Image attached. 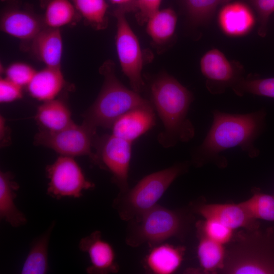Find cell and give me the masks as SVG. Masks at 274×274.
<instances>
[{
  "instance_id": "29",
  "label": "cell",
  "mask_w": 274,
  "mask_h": 274,
  "mask_svg": "<svg viewBox=\"0 0 274 274\" xmlns=\"http://www.w3.org/2000/svg\"><path fill=\"white\" fill-rule=\"evenodd\" d=\"M223 0H183L186 12L194 24L206 22Z\"/></svg>"
},
{
  "instance_id": "26",
  "label": "cell",
  "mask_w": 274,
  "mask_h": 274,
  "mask_svg": "<svg viewBox=\"0 0 274 274\" xmlns=\"http://www.w3.org/2000/svg\"><path fill=\"white\" fill-rule=\"evenodd\" d=\"M76 10L85 21L97 30L108 26V5L105 0H71Z\"/></svg>"
},
{
  "instance_id": "10",
  "label": "cell",
  "mask_w": 274,
  "mask_h": 274,
  "mask_svg": "<svg viewBox=\"0 0 274 274\" xmlns=\"http://www.w3.org/2000/svg\"><path fill=\"white\" fill-rule=\"evenodd\" d=\"M46 171L49 180L47 194L55 199L79 198L82 195L83 191L94 187L93 183L86 179L73 157L61 155L46 166Z\"/></svg>"
},
{
  "instance_id": "22",
  "label": "cell",
  "mask_w": 274,
  "mask_h": 274,
  "mask_svg": "<svg viewBox=\"0 0 274 274\" xmlns=\"http://www.w3.org/2000/svg\"><path fill=\"white\" fill-rule=\"evenodd\" d=\"M177 23V14L173 9H159L146 23V31L155 44L163 45L173 38Z\"/></svg>"
},
{
  "instance_id": "6",
  "label": "cell",
  "mask_w": 274,
  "mask_h": 274,
  "mask_svg": "<svg viewBox=\"0 0 274 274\" xmlns=\"http://www.w3.org/2000/svg\"><path fill=\"white\" fill-rule=\"evenodd\" d=\"M136 221L137 225L127 239L133 247L144 243L154 245L180 235L186 226L185 216L180 212L157 204Z\"/></svg>"
},
{
  "instance_id": "12",
  "label": "cell",
  "mask_w": 274,
  "mask_h": 274,
  "mask_svg": "<svg viewBox=\"0 0 274 274\" xmlns=\"http://www.w3.org/2000/svg\"><path fill=\"white\" fill-rule=\"evenodd\" d=\"M195 211L204 219L217 221L233 230L260 227L258 220L253 218L241 202L203 203L197 206Z\"/></svg>"
},
{
  "instance_id": "3",
  "label": "cell",
  "mask_w": 274,
  "mask_h": 274,
  "mask_svg": "<svg viewBox=\"0 0 274 274\" xmlns=\"http://www.w3.org/2000/svg\"><path fill=\"white\" fill-rule=\"evenodd\" d=\"M219 273L274 274V227L234 232Z\"/></svg>"
},
{
  "instance_id": "21",
  "label": "cell",
  "mask_w": 274,
  "mask_h": 274,
  "mask_svg": "<svg viewBox=\"0 0 274 274\" xmlns=\"http://www.w3.org/2000/svg\"><path fill=\"white\" fill-rule=\"evenodd\" d=\"M185 250L182 247L162 244L154 248L147 257L149 269L156 274H171L180 267Z\"/></svg>"
},
{
  "instance_id": "14",
  "label": "cell",
  "mask_w": 274,
  "mask_h": 274,
  "mask_svg": "<svg viewBox=\"0 0 274 274\" xmlns=\"http://www.w3.org/2000/svg\"><path fill=\"white\" fill-rule=\"evenodd\" d=\"M79 248L89 256L91 265L87 268V272L108 273L117 271L114 249L101 238L100 231H94L82 238L79 242Z\"/></svg>"
},
{
  "instance_id": "13",
  "label": "cell",
  "mask_w": 274,
  "mask_h": 274,
  "mask_svg": "<svg viewBox=\"0 0 274 274\" xmlns=\"http://www.w3.org/2000/svg\"><path fill=\"white\" fill-rule=\"evenodd\" d=\"M156 125L154 108L151 104L132 109L113 123L112 134L132 143Z\"/></svg>"
},
{
  "instance_id": "23",
  "label": "cell",
  "mask_w": 274,
  "mask_h": 274,
  "mask_svg": "<svg viewBox=\"0 0 274 274\" xmlns=\"http://www.w3.org/2000/svg\"><path fill=\"white\" fill-rule=\"evenodd\" d=\"M55 223L31 244L27 256L21 270L22 274H44L47 272L48 266V244L51 233Z\"/></svg>"
},
{
  "instance_id": "15",
  "label": "cell",
  "mask_w": 274,
  "mask_h": 274,
  "mask_svg": "<svg viewBox=\"0 0 274 274\" xmlns=\"http://www.w3.org/2000/svg\"><path fill=\"white\" fill-rule=\"evenodd\" d=\"M218 22L223 32L230 37L248 33L254 26L255 17L250 9L240 2L230 3L221 10Z\"/></svg>"
},
{
  "instance_id": "11",
  "label": "cell",
  "mask_w": 274,
  "mask_h": 274,
  "mask_svg": "<svg viewBox=\"0 0 274 274\" xmlns=\"http://www.w3.org/2000/svg\"><path fill=\"white\" fill-rule=\"evenodd\" d=\"M201 73L206 78V86L210 93L219 94L228 87L232 88L244 77L243 69L229 61L220 50L207 52L200 62Z\"/></svg>"
},
{
  "instance_id": "24",
  "label": "cell",
  "mask_w": 274,
  "mask_h": 274,
  "mask_svg": "<svg viewBox=\"0 0 274 274\" xmlns=\"http://www.w3.org/2000/svg\"><path fill=\"white\" fill-rule=\"evenodd\" d=\"M197 256L201 267L206 273H219L224 266L225 245L198 233Z\"/></svg>"
},
{
  "instance_id": "5",
  "label": "cell",
  "mask_w": 274,
  "mask_h": 274,
  "mask_svg": "<svg viewBox=\"0 0 274 274\" xmlns=\"http://www.w3.org/2000/svg\"><path fill=\"white\" fill-rule=\"evenodd\" d=\"M186 162L178 163L165 169L150 174L142 178L117 205L123 220L141 216L153 208L172 183L188 169Z\"/></svg>"
},
{
  "instance_id": "4",
  "label": "cell",
  "mask_w": 274,
  "mask_h": 274,
  "mask_svg": "<svg viewBox=\"0 0 274 274\" xmlns=\"http://www.w3.org/2000/svg\"><path fill=\"white\" fill-rule=\"evenodd\" d=\"M99 72L104 78L103 85L95 101L83 114V123L96 129H110L114 121L124 113L152 104L119 81L112 60L105 62Z\"/></svg>"
},
{
  "instance_id": "30",
  "label": "cell",
  "mask_w": 274,
  "mask_h": 274,
  "mask_svg": "<svg viewBox=\"0 0 274 274\" xmlns=\"http://www.w3.org/2000/svg\"><path fill=\"white\" fill-rule=\"evenodd\" d=\"M197 228L198 233L224 245L229 242L234 232L217 221L208 219L198 222Z\"/></svg>"
},
{
  "instance_id": "2",
  "label": "cell",
  "mask_w": 274,
  "mask_h": 274,
  "mask_svg": "<svg viewBox=\"0 0 274 274\" xmlns=\"http://www.w3.org/2000/svg\"><path fill=\"white\" fill-rule=\"evenodd\" d=\"M149 90L150 101L164 126L158 135V143L168 148L190 141L195 135L194 125L188 117L194 100L192 93L165 72L153 78Z\"/></svg>"
},
{
  "instance_id": "32",
  "label": "cell",
  "mask_w": 274,
  "mask_h": 274,
  "mask_svg": "<svg viewBox=\"0 0 274 274\" xmlns=\"http://www.w3.org/2000/svg\"><path fill=\"white\" fill-rule=\"evenodd\" d=\"M254 3L258 15V33L260 36L265 37L269 16L274 12V0H254Z\"/></svg>"
},
{
  "instance_id": "7",
  "label": "cell",
  "mask_w": 274,
  "mask_h": 274,
  "mask_svg": "<svg viewBox=\"0 0 274 274\" xmlns=\"http://www.w3.org/2000/svg\"><path fill=\"white\" fill-rule=\"evenodd\" d=\"M96 129L83 123L80 125L74 123L58 131L41 128L35 136L34 143L63 156H88L93 163L98 165V157L92 149Z\"/></svg>"
},
{
  "instance_id": "1",
  "label": "cell",
  "mask_w": 274,
  "mask_h": 274,
  "mask_svg": "<svg viewBox=\"0 0 274 274\" xmlns=\"http://www.w3.org/2000/svg\"><path fill=\"white\" fill-rule=\"evenodd\" d=\"M213 122L200 145L192 150L191 162L197 167L208 163L223 168L228 161L221 154L239 148L250 158L260 154L256 140L265 127L266 111L262 108L246 114H231L215 109L212 111Z\"/></svg>"
},
{
  "instance_id": "28",
  "label": "cell",
  "mask_w": 274,
  "mask_h": 274,
  "mask_svg": "<svg viewBox=\"0 0 274 274\" xmlns=\"http://www.w3.org/2000/svg\"><path fill=\"white\" fill-rule=\"evenodd\" d=\"M238 96L245 93L274 98V77L245 78L232 88Z\"/></svg>"
},
{
  "instance_id": "34",
  "label": "cell",
  "mask_w": 274,
  "mask_h": 274,
  "mask_svg": "<svg viewBox=\"0 0 274 274\" xmlns=\"http://www.w3.org/2000/svg\"><path fill=\"white\" fill-rule=\"evenodd\" d=\"M22 96V87L7 78L0 79V101L10 102Z\"/></svg>"
},
{
  "instance_id": "27",
  "label": "cell",
  "mask_w": 274,
  "mask_h": 274,
  "mask_svg": "<svg viewBox=\"0 0 274 274\" xmlns=\"http://www.w3.org/2000/svg\"><path fill=\"white\" fill-rule=\"evenodd\" d=\"M252 191V196L241 203L254 219L274 222V195L257 188Z\"/></svg>"
},
{
  "instance_id": "19",
  "label": "cell",
  "mask_w": 274,
  "mask_h": 274,
  "mask_svg": "<svg viewBox=\"0 0 274 274\" xmlns=\"http://www.w3.org/2000/svg\"><path fill=\"white\" fill-rule=\"evenodd\" d=\"M65 84L60 67L46 66L36 72L27 86L31 96L46 101L54 99Z\"/></svg>"
},
{
  "instance_id": "17",
  "label": "cell",
  "mask_w": 274,
  "mask_h": 274,
  "mask_svg": "<svg viewBox=\"0 0 274 274\" xmlns=\"http://www.w3.org/2000/svg\"><path fill=\"white\" fill-rule=\"evenodd\" d=\"M31 41L32 51L46 66L60 67L63 44L59 28L44 27Z\"/></svg>"
},
{
  "instance_id": "35",
  "label": "cell",
  "mask_w": 274,
  "mask_h": 274,
  "mask_svg": "<svg viewBox=\"0 0 274 274\" xmlns=\"http://www.w3.org/2000/svg\"><path fill=\"white\" fill-rule=\"evenodd\" d=\"M117 8H121L126 12H134L136 0H109Z\"/></svg>"
},
{
  "instance_id": "16",
  "label": "cell",
  "mask_w": 274,
  "mask_h": 274,
  "mask_svg": "<svg viewBox=\"0 0 274 274\" xmlns=\"http://www.w3.org/2000/svg\"><path fill=\"white\" fill-rule=\"evenodd\" d=\"M44 27L37 16L19 9L6 11L1 19L3 31L22 41H32Z\"/></svg>"
},
{
  "instance_id": "25",
  "label": "cell",
  "mask_w": 274,
  "mask_h": 274,
  "mask_svg": "<svg viewBox=\"0 0 274 274\" xmlns=\"http://www.w3.org/2000/svg\"><path fill=\"white\" fill-rule=\"evenodd\" d=\"M77 11L71 0H49L45 6L44 23L48 27H59L72 23Z\"/></svg>"
},
{
  "instance_id": "33",
  "label": "cell",
  "mask_w": 274,
  "mask_h": 274,
  "mask_svg": "<svg viewBox=\"0 0 274 274\" xmlns=\"http://www.w3.org/2000/svg\"><path fill=\"white\" fill-rule=\"evenodd\" d=\"M162 0H136L134 13L140 25L146 23L149 18L159 10Z\"/></svg>"
},
{
  "instance_id": "8",
  "label": "cell",
  "mask_w": 274,
  "mask_h": 274,
  "mask_svg": "<svg viewBox=\"0 0 274 274\" xmlns=\"http://www.w3.org/2000/svg\"><path fill=\"white\" fill-rule=\"evenodd\" d=\"M126 13L118 8L113 12L117 21L116 48L123 73L128 79L132 89L140 93L145 87L142 76L144 54L137 36L126 19Z\"/></svg>"
},
{
  "instance_id": "20",
  "label": "cell",
  "mask_w": 274,
  "mask_h": 274,
  "mask_svg": "<svg viewBox=\"0 0 274 274\" xmlns=\"http://www.w3.org/2000/svg\"><path fill=\"white\" fill-rule=\"evenodd\" d=\"M35 118L41 129L49 131L60 130L74 123L67 105L59 99L44 101L39 107Z\"/></svg>"
},
{
  "instance_id": "9",
  "label": "cell",
  "mask_w": 274,
  "mask_h": 274,
  "mask_svg": "<svg viewBox=\"0 0 274 274\" xmlns=\"http://www.w3.org/2000/svg\"><path fill=\"white\" fill-rule=\"evenodd\" d=\"M132 143L112 134L96 135L93 148L100 168L109 170L121 193L128 190V178L131 156Z\"/></svg>"
},
{
  "instance_id": "36",
  "label": "cell",
  "mask_w": 274,
  "mask_h": 274,
  "mask_svg": "<svg viewBox=\"0 0 274 274\" xmlns=\"http://www.w3.org/2000/svg\"><path fill=\"white\" fill-rule=\"evenodd\" d=\"M2 1H5V0H2Z\"/></svg>"
},
{
  "instance_id": "31",
  "label": "cell",
  "mask_w": 274,
  "mask_h": 274,
  "mask_svg": "<svg viewBox=\"0 0 274 274\" xmlns=\"http://www.w3.org/2000/svg\"><path fill=\"white\" fill-rule=\"evenodd\" d=\"M36 72L32 66L22 62L13 63L5 71L6 78L21 87L27 86Z\"/></svg>"
},
{
  "instance_id": "18",
  "label": "cell",
  "mask_w": 274,
  "mask_h": 274,
  "mask_svg": "<svg viewBox=\"0 0 274 274\" xmlns=\"http://www.w3.org/2000/svg\"><path fill=\"white\" fill-rule=\"evenodd\" d=\"M18 184L10 172H0V217L12 227H18L27 222L25 215L18 209L15 200Z\"/></svg>"
}]
</instances>
